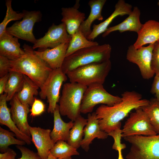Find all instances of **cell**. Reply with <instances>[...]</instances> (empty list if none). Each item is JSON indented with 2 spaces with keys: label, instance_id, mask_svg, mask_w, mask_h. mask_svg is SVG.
<instances>
[{
  "label": "cell",
  "instance_id": "ac0fdd59",
  "mask_svg": "<svg viewBox=\"0 0 159 159\" xmlns=\"http://www.w3.org/2000/svg\"><path fill=\"white\" fill-rule=\"evenodd\" d=\"M79 6V1H77L73 7L62 8L61 21L65 25L67 31L71 36L79 29L85 18V14L78 10Z\"/></svg>",
  "mask_w": 159,
  "mask_h": 159
},
{
  "label": "cell",
  "instance_id": "83f0119b",
  "mask_svg": "<svg viewBox=\"0 0 159 159\" xmlns=\"http://www.w3.org/2000/svg\"><path fill=\"white\" fill-rule=\"evenodd\" d=\"M9 77L4 91L7 95V101H10L21 87L24 80V74L15 71L9 72Z\"/></svg>",
  "mask_w": 159,
  "mask_h": 159
},
{
  "label": "cell",
  "instance_id": "4dcf8cb0",
  "mask_svg": "<svg viewBox=\"0 0 159 159\" xmlns=\"http://www.w3.org/2000/svg\"><path fill=\"white\" fill-rule=\"evenodd\" d=\"M15 134L0 127V151L1 153L5 152L12 145H23L26 143L25 141L15 138Z\"/></svg>",
  "mask_w": 159,
  "mask_h": 159
},
{
  "label": "cell",
  "instance_id": "74e56055",
  "mask_svg": "<svg viewBox=\"0 0 159 159\" xmlns=\"http://www.w3.org/2000/svg\"><path fill=\"white\" fill-rule=\"evenodd\" d=\"M16 155L15 151L9 148L5 152L0 153V159H15Z\"/></svg>",
  "mask_w": 159,
  "mask_h": 159
},
{
  "label": "cell",
  "instance_id": "cb8c5ba5",
  "mask_svg": "<svg viewBox=\"0 0 159 159\" xmlns=\"http://www.w3.org/2000/svg\"><path fill=\"white\" fill-rule=\"evenodd\" d=\"M106 1V0H91L89 1L88 4L90 8V14L87 19L82 23L79 28L87 38L92 32L91 26L93 21L96 20H103L102 11Z\"/></svg>",
  "mask_w": 159,
  "mask_h": 159
},
{
  "label": "cell",
  "instance_id": "d4e9b609",
  "mask_svg": "<svg viewBox=\"0 0 159 159\" xmlns=\"http://www.w3.org/2000/svg\"><path fill=\"white\" fill-rule=\"evenodd\" d=\"M39 87L26 76L24 75L23 84L16 94L19 101L23 104L32 106L34 101V96L39 94Z\"/></svg>",
  "mask_w": 159,
  "mask_h": 159
},
{
  "label": "cell",
  "instance_id": "7c38bea8",
  "mask_svg": "<svg viewBox=\"0 0 159 159\" xmlns=\"http://www.w3.org/2000/svg\"><path fill=\"white\" fill-rule=\"evenodd\" d=\"M71 38L64 23L59 25L53 23L43 37L37 39L32 48L34 50L38 48V51H42L63 43H69Z\"/></svg>",
  "mask_w": 159,
  "mask_h": 159
},
{
  "label": "cell",
  "instance_id": "5bb4252c",
  "mask_svg": "<svg viewBox=\"0 0 159 159\" xmlns=\"http://www.w3.org/2000/svg\"><path fill=\"white\" fill-rule=\"evenodd\" d=\"M9 104L11 116L14 123L21 132L31 137L30 125L27 121L29 105L22 103L16 94L10 101Z\"/></svg>",
  "mask_w": 159,
  "mask_h": 159
},
{
  "label": "cell",
  "instance_id": "e575fe53",
  "mask_svg": "<svg viewBox=\"0 0 159 159\" xmlns=\"http://www.w3.org/2000/svg\"><path fill=\"white\" fill-rule=\"evenodd\" d=\"M45 105L40 100L34 98L33 103L30 110V116L35 117L42 114L45 111Z\"/></svg>",
  "mask_w": 159,
  "mask_h": 159
},
{
  "label": "cell",
  "instance_id": "1f68e13d",
  "mask_svg": "<svg viewBox=\"0 0 159 159\" xmlns=\"http://www.w3.org/2000/svg\"><path fill=\"white\" fill-rule=\"evenodd\" d=\"M11 0L6 1L7 10L6 16L0 24V37L6 32V26L10 21L20 20L24 16V14L23 12L18 13L13 10L11 6Z\"/></svg>",
  "mask_w": 159,
  "mask_h": 159
},
{
  "label": "cell",
  "instance_id": "30bf717a",
  "mask_svg": "<svg viewBox=\"0 0 159 159\" xmlns=\"http://www.w3.org/2000/svg\"><path fill=\"white\" fill-rule=\"evenodd\" d=\"M67 77L61 68L53 70L44 87L39 92L41 99H47L48 113H52L54 111L57 103L59 102L61 86L67 80Z\"/></svg>",
  "mask_w": 159,
  "mask_h": 159
},
{
  "label": "cell",
  "instance_id": "603a6c76",
  "mask_svg": "<svg viewBox=\"0 0 159 159\" xmlns=\"http://www.w3.org/2000/svg\"><path fill=\"white\" fill-rule=\"evenodd\" d=\"M53 113L54 125L50 132L52 139L55 143L59 140L67 141L74 122L71 120L68 122H65L62 120L59 111V105L57 104Z\"/></svg>",
  "mask_w": 159,
  "mask_h": 159
},
{
  "label": "cell",
  "instance_id": "7402d4cb",
  "mask_svg": "<svg viewBox=\"0 0 159 159\" xmlns=\"http://www.w3.org/2000/svg\"><path fill=\"white\" fill-rule=\"evenodd\" d=\"M140 10L136 6H134L131 13L125 20L120 23L108 27L102 34L105 37L110 33L118 31L120 33L129 31L138 33L141 28L143 24L140 21Z\"/></svg>",
  "mask_w": 159,
  "mask_h": 159
},
{
  "label": "cell",
  "instance_id": "8992f818",
  "mask_svg": "<svg viewBox=\"0 0 159 159\" xmlns=\"http://www.w3.org/2000/svg\"><path fill=\"white\" fill-rule=\"evenodd\" d=\"M131 144L127 159H159V133L150 136L134 135L124 138Z\"/></svg>",
  "mask_w": 159,
  "mask_h": 159
},
{
  "label": "cell",
  "instance_id": "7a4b0ae2",
  "mask_svg": "<svg viewBox=\"0 0 159 159\" xmlns=\"http://www.w3.org/2000/svg\"><path fill=\"white\" fill-rule=\"evenodd\" d=\"M23 48L25 55L16 59L10 60L9 71L17 72L26 76L41 90L53 69L34 53L31 46L24 44Z\"/></svg>",
  "mask_w": 159,
  "mask_h": 159
},
{
  "label": "cell",
  "instance_id": "d6986e66",
  "mask_svg": "<svg viewBox=\"0 0 159 159\" xmlns=\"http://www.w3.org/2000/svg\"><path fill=\"white\" fill-rule=\"evenodd\" d=\"M137 39L133 44L138 49L147 44H154L159 40V22L149 20L143 24L137 33Z\"/></svg>",
  "mask_w": 159,
  "mask_h": 159
},
{
  "label": "cell",
  "instance_id": "b9f144b4",
  "mask_svg": "<svg viewBox=\"0 0 159 159\" xmlns=\"http://www.w3.org/2000/svg\"><path fill=\"white\" fill-rule=\"evenodd\" d=\"M158 5L159 6V0L158 3Z\"/></svg>",
  "mask_w": 159,
  "mask_h": 159
},
{
  "label": "cell",
  "instance_id": "5b68a950",
  "mask_svg": "<svg viewBox=\"0 0 159 159\" xmlns=\"http://www.w3.org/2000/svg\"><path fill=\"white\" fill-rule=\"evenodd\" d=\"M87 87L76 83L64 84L59 101L61 115L67 116L72 121L80 115L84 94Z\"/></svg>",
  "mask_w": 159,
  "mask_h": 159
},
{
  "label": "cell",
  "instance_id": "484cf974",
  "mask_svg": "<svg viewBox=\"0 0 159 159\" xmlns=\"http://www.w3.org/2000/svg\"><path fill=\"white\" fill-rule=\"evenodd\" d=\"M87 121V119L80 115L74 121L73 125L70 131L67 143L77 149L80 146L82 138L84 135V129Z\"/></svg>",
  "mask_w": 159,
  "mask_h": 159
},
{
  "label": "cell",
  "instance_id": "d590c367",
  "mask_svg": "<svg viewBox=\"0 0 159 159\" xmlns=\"http://www.w3.org/2000/svg\"><path fill=\"white\" fill-rule=\"evenodd\" d=\"M10 68V60L6 57L0 55V77L9 73Z\"/></svg>",
  "mask_w": 159,
  "mask_h": 159
},
{
  "label": "cell",
  "instance_id": "f546056e",
  "mask_svg": "<svg viewBox=\"0 0 159 159\" xmlns=\"http://www.w3.org/2000/svg\"><path fill=\"white\" fill-rule=\"evenodd\" d=\"M148 116L155 132L159 133V101L155 98L150 100L147 105L142 107Z\"/></svg>",
  "mask_w": 159,
  "mask_h": 159
},
{
  "label": "cell",
  "instance_id": "6da1fadb",
  "mask_svg": "<svg viewBox=\"0 0 159 159\" xmlns=\"http://www.w3.org/2000/svg\"><path fill=\"white\" fill-rule=\"evenodd\" d=\"M121 95L120 102L112 106L102 104L95 112L100 129L107 134L120 130L121 121L131 111L146 106L150 102L134 91H125Z\"/></svg>",
  "mask_w": 159,
  "mask_h": 159
},
{
  "label": "cell",
  "instance_id": "3957f363",
  "mask_svg": "<svg viewBox=\"0 0 159 159\" xmlns=\"http://www.w3.org/2000/svg\"><path fill=\"white\" fill-rule=\"evenodd\" d=\"M111 52V46L106 44L81 49L66 57L61 68L67 74L81 66L105 62L110 60Z\"/></svg>",
  "mask_w": 159,
  "mask_h": 159
},
{
  "label": "cell",
  "instance_id": "4fadbf2b",
  "mask_svg": "<svg viewBox=\"0 0 159 159\" xmlns=\"http://www.w3.org/2000/svg\"><path fill=\"white\" fill-rule=\"evenodd\" d=\"M29 129L37 153L42 159H47L50 150L55 144L50 136L51 131L50 129L30 126Z\"/></svg>",
  "mask_w": 159,
  "mask_h": 159
},
{
  "label": "cell",
  "instance_id": "f1b7e54d",
  "mask_svg": "<svg viewBox=\"0 0 159 159\" xmlns=\"http://www.w3.org/2000/svg\"><path fill=\"white\" fill-rule=\"evenodd\" d=\"M50 153L55 158L61 159H72V155L80 154L77 149L63 140L57 142L50 150Z\"/></svg>",
  "mask_w": 159,
  "mask_h": 159
},
{
  "label": "cell",
  "instance_id": "44dd1931",
  "mask_svg": "<svg viewBox=\"0 0 159 159\" xmlns=\"http://www.w3.org/2000/svg\"><path fill=\"white\" fill-rule=\"evenodd\" d=\"M7 95V94L5 93L0 96V123L7 126L15 134L17 139L30 145L32 142V138L21 132L11 118L10 109L7 107L6 104Z\"/></svg>",
  "mask_w": 159,
  "mask_h": 159
},
{
  "label": "cell",
  "instance_id": "f35d334b",
  "mask_svg": "<svg viewBox=\"0 0 159 159\" xmlns=\"http://www.w3.org/2000/svg\"><path fill=\"white\" fill-rule=\"evenodd\" d=\"M9 77V73L0 77V95H1L4 92L5 87Z\"/></svg>",
  "mask_w": 159,
  "mask_h": 159
},
{
  "label": "cell",
  "instance_id": "ffe728a7",
  "mask_svg": "<svg viewBox=\"0 0 159 159\" xmlns=\"http://www.w3.org/2000/svg\"><path fill=\"white\" fill-rule=\"evenodd\" d=\"M18 39L6 32L0 37V55L14 60L25 55L24 50L20 47Z\"/></svg>",
  "mask_w": 159,
  "mask_h": 159
},
{
  "label": "cell",
  "instance_id": "9a60e30c",
  "mask_svg": "<svg viewBox=\"0 0 159 159\" xmlns=\"http://www.w3.org/2000/svg\"><path fill=\"white\" fill-rule=\"evenodd\" d=\"M132 6L123 0H119L115 6V9L111 15L106 19L97 24H94L90 34L87 38L90 40H94L100 34L103 33L113 20L117 16L129 15L132 12Z\"/></svg>",
  "mask_w": 159,
  "mask_h": 159
},
{
  "label": "cell",
  "instance_id": "ab89813d",
  "mask_svg": "<svg viewBox=\"0 0 159 159\" xmlns=\"http://www.w3.org/2000/svg\"><path fill=\"white\" fill-rule=\"evenodd\" d=\"M122 149V148L121 147H119L117 149V151L118 153V159H124L122 154L121 151Z\"/></svg>",
  "mask_w": 159,
  "mask_h": 159
},
{
  "label": "cell",
  "instance_id": "ba28073f",
  "mask_svg": "<svg viewBox=\"0 0 159 159\" xmlns=\"http://www.w3.org/2000/svg\"><path fill=\"white\" fill-rule=\"evenodd\" d=\"M135 110L134 112L131 113L121 130V137L124 138L134 135L150 136L157 134L142 107Z\"/></svg>",
  "mask_w": 159,
  "mask_h": 159
},
{
  "label": "cell",
  "instance_id": "277c9868",
  "mask_svg": "<svg viewBox=\"0 0 159 159\" xmlns=\"http://www.w3.org/2000/svg\"><path fill=\"white\" fill-rule=\"evenodd\" d=\"M111 66L110 60L102 63H93L79 67L66 74L70 82L87 87L95 84H103Z\"/></svg>",
  "mask_w": 159,
  "mask_h": 159
},
{
  "label": "cell",
  "instance_id": "e0dca14e",
  "mask_svg": "<svg viewBox=\"0 0 159 159\" xmlns=\"http://www.w3.org/2000/svg\"><path fill=\"white\" fill-rule=\"evenodd\" d=\"M87 119V123L84 129V137L80 145L86 152L89 150L90 145L95 138L105 139L108 136L107 133L100 129L95 112L89 113Z\"/></svg>",
  "mask_w": 159,
  "mask_h": 159
},
{
  "label": "cell",
  "instance_id": "836d02e7",
  "mask_svg": "<svg viewBox=\"0 0 159 159\" xmlns=\"http://www.w3.org/2000/svg\"><path fill=\"white\" fill-rule=\"evenodd\" d=\"M16 148L21 152V157L18 159H42L37 153L22 145H17Z\"/></svg>",
  "mask_w": 159,
  "mask_h": 159
},
{
  "label": "cell",
  "instance_id": "9c48e42d",
  "mask_svg": "<svg viewBox=\"0 0 159 159\" xmlns=\"http://www.w3.org/2000/svg\"><path fill=\"white\" fill-rule=\"evenodd\" d=\"M22 12L24 14L22 20L7 27L6 32L18 39L34 44L37 39L33 33V28L36 23L41 20L42 13L39 11L24 10Z\"/></svg>",
  "mask_w": 159,
  "mask_h": 159
},
{
  "label": "cell",
  "instance_id": "4316f807",
  "mask_svg": "<svg viewBox=\"0 0 159 159\" xmlns=\"http://www.w3.org/2000/svg\"><path fill=\"white\" fill-rule=\"evenodd\" d=\"M71 37L66 57L81 49L99 45L96 42L92 41L87 39L79 29Z\"/></svg>",
  "mask_w": 159,
  "mask_h": 159
},
{
  "label": "cell",
  "instance_id": "60d3db41",
  "mask_svg": "<svg viewBox=\"0 0 159 159\" xmlns=\"http://www.w3.org/2000/svg\"><path fill=\"white\" fill-rule=\"evenodd\" d=\"M47 159H61L56 158L54 157L50 153H49Z\"/></svg>",
  "mask_w": 159,
  "mask_h": 159
},
{
  "label": "cell",
  "instance_id": "52a82bcc",
  "mask_svg": "<svg viewBox=\"0 0 159 159\" xmlns=\"http://www.w3.org/2000/svg\"><path fill=\"white\" fill-rule=\"evenodd\" d=\"M122 99L108 93L103 84H95L87 87L83 96L81 106V112H92L97 105L102 104L112 106L121 101Z\"/></svg>",
  "mask_w": 159,
  "mask_h": 159
},
{
  "label": "cell",
  "instance_id": "2e32d148",
  "mask_svg": "<svg viewBox=\"0 0 159 159\" xmlns=\"http://www.w3.org/2000/svg\"><path fill=\"white\" fill-rule=\"evenodd\" d=\"M69 43H63L42 51H34V52L53 70L61 68L66 57Z\"/></svg>",
  "mask_w": 159,
  "mask_h": 159
},
{
  "label": "cell",
  "instance_id": "d6a6232c",
  "mask_svg": "<svg viewBox=\"0 0 159 159\" xmlns=\"http://www.w3.org/2000/svg\"><path fill=\"white\" fill-rule=\"evenodd\" d=\"M151 67L155 75L159 76V40L154 43L152 52Z\"/></svg>",
  "mask_w": 159,
  "mask_h": 159
},
{
  "label": "cell",
  "instance_id": "8fae6325",
  "mask_svg": "<svg viewBox=\"0 0 159 159\" xmlns=\"http://www.w3.org/2000/svg\"><path fill=\"white\" fill-rule=\"evenodd\" d=\"M154 45V44H150L148 46H143L136 49L132 45L128 47L127 51L126 59L137 65L142 77L145 80H149L155 75L151 67Z\"/></svg>",
  "mask_w": 159,
  "mask_h": 159
},
{
  "label": "cell",
  "instance_id": "8d00e7d4",
  "mask_svg": "<svg viewBox=\"0 0 159 159\" xmlns=\"http://www.w3.org/2000/svg\"><path fill=\"white\" fill-rule=\"evenodd\" d=\"M150 92L155 95V98L159 101V76L155 75L152 85Z\"/></svg>",
  "mask_w": 159,
  "mask_h": 159
}]
</instances>
